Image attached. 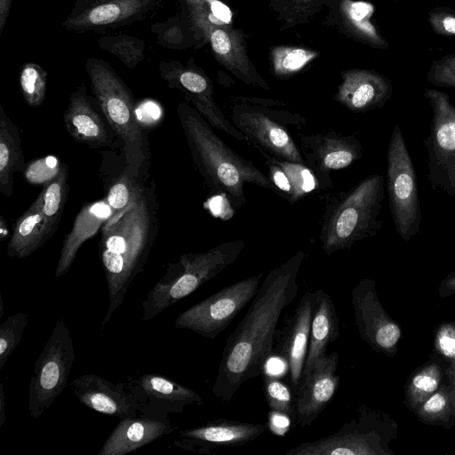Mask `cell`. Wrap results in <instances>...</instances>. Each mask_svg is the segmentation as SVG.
Segmentation results:
<instances>
[{
  "instance_id": "obj_1",
  "label": "cell",
  "mask_w": 455,
  "mask_h": 455,
  "mask_svg": "<svg viewBox=\"0 0 455 455\" xmlns=\"http://www.w3.org/2000/svg\"><path fill=\"white\" fill-rule=\"evenodd\" d=\"M305 257V252L299 251L264 277L223 347L211 388L216 398L229 401L242 384L262 374L273 355L280 317L298 294V275Z\"/></svg>"
},
{
  "instance_id": "obj_2",
  "label": "cell",
  "mask_w": 455,
  "mask_h": 455,
  "mask_svg": "<svg viewBox=\"0 0 455 455\" xmlns=\"http://www.w3.org/2000/svg\"><path fill=\"white\" fill-rule=\"evenodd\" d=\"M157 210L156 183L148 180L132 204L101 228L99 255L108 293L102 329L123 304L132 282L143 270L158 233Z\"/></svg>"
},
{
  "instance_id": "obj_3",
  "label": "cell",
  "mask_w": 455,
  "mask_h": 455,
  "mask_svg": "<svg viewBox=\"0 0 455 455\" xmlns=\"http://www.w3.org/2000/svg\"><path fill=\"white\" fill-rule=\"evenodd\" d=\"M177 115L192 161L212 194L223 196L234 209L246 202L245 183L278 195L269 177L230 148L190 104L180 101Z\"/></svg>"
},
{
  "instance_id": "obj_4",
  "label": "cell",
  "mask_w": 455,
  "mask_h": 455,
  "mask_svg": "<svg viewBox=\"0 0 455 455\" xmlns=\"http://www.w3.org/2000/svg\"><path fill=\"white\" fill-rule=\"evenodd\" d=\"M384 177L371 174L347 191L331 195L322 217L320 242L325 254L350 249L355 243L371 238L381 229Z\"/></svg>"
},
{
  "instance_id": "obj_5",
  "label": "cell",
  "mask_w": 455,
  "mask_h": 455,
  "mask_svg": "<svg viewBox=\"0 0 455 455\" xmlns=\"http://www.w3.org/2000/svg\"><path fill=\"white\" fill-rule=\"evenodd\" d=\"M92 92L112 131L123 142L131 172H148V146L140 124L131 89L115 68L102 59L90 57L85 61Z\"/></svg>"
},
{
  "instance_id": "obj_6",
  "label": "cell",
  "mask_w": 455,
  "mask_h": 455,
  "mask_svg": "<svg viewBox=\"0 0 455 455\" xmlns=\"http://www.w3.org/2000/svg\"><path fill=\"white\" fill-rule=\"evenodd\" d=\"M285 106L271 99L235 96L230 100L229 120L259 152L306 164L291 132H299L307 119Z\"/></svg>"
},
{
  "instance_id": "obj_7",
  "label": "cell",
  "mask_w": 455,
  "mask_h": 455,
  "mask_svg": "<svg viewBox=\"0 0 455 455\" xmlns=\"http://www.w3.org/2000/svg\"><path fill=\"white\" fill-rule=\"evenodd\" d=\"M241 239L222 243L204 252H185L170 263L165 274L141 302L142 320L148 321L188 297L231 265L244 249Z\"/></svg>"
},
{
  "instance_id": "obj_8",
  "label": "cell",
  "mask_w": 455,
  "mask_h": 455,
  "mask_svg": "<svg viewBox=\"0 0 455 455\" xmlns=\"http://www.w3.org/2000/svg\"><path fill=\"white\" fill-rule=\"evenodd\" d=\"M355 419L343 424L334 434L305 442L288 450L286 455H395L391 440L397 426L385 412L361 405Z\"/></svg>"
},
{
  "instance_id": "obj_9",
  "label": "cell",
  "mask_w": 455,
  "mask_h": 455,
  "mask_svg": "<svg viewBox=\"0 0 455 455\" xmlns=\"http://www.w3.org/2000/svg\"><path fill=\"white\" fill-rule=\"evenodd\" d=\"M386 177L396 233L409 242L419 233L422 214L414 164L398 124H395L388 142Z\"/></svg>"
},
{
  "instance_id": "obj_10",
  "label": "cell",
  "mask_w": 455,
  "mask_h": 455,
  "mask_svg": "<svg viewBox=\"0 0 455 455\" xmlns=\"http://www.w3.org/2000/svg\"><path fill=\"white\" fill-rule=\"evenodd\" d=\"M75 357L69 330L61 318L34 363L28 403L32 418H39L64 391Z\"/></svg>"
},
{
  "instance_id": "obj_11",
  "label": "cell",
  "mask_w": 455,
  "mask_h": 455,
  "mask_svg": "<svg viewBox=\"0 0 455 455\" xmlns=\"http://www.w3.org/2000/svg\"><path fill=\"white\" fill-rule=\"evenodd\" d=\"M424 97L432 111L429 134L424 140L427 178L435 190L455 196V106L450 96L427 89Z\"/></svg>"
},
{
  "instance_id": "obj_12",
  "label": "cell",
  "mask_w": 455,
  "mask_h": 455,
  "mask_svg": "<svg viewBox=\"0 0 455 455\" xmlns=\"http://www.w3.org/2000/svg\"><path fill=\"white\" fill-rule=\"evenodd\" d=\"M258 274L229 284L180 313L175 328L214 339L254 298L262 278Z\"/></svg>"
},
{
  "instance_id": "obj_13",
  "label": "cell",
  "mask_w": 455,
  "mask_h": 455,
  "mask_svg": "<svg viewBox=\"0 0 455 455\" xmlns=\"http://www.w3.org/2000/svg\"><path fill=\"white\" fill-rule=\"evenodd\" d=\"M162 6V0H76L60 25L73 33L106 32L149 19Z\"/></svg>"
},
{
  "instance_id": "obj_14",
  "label": "cell",
  "mask_w": 455,
  "mask_h": 455,
  "mask_svg": "<svg viewBox=\"0 0 455 455\" xmlns=\"http://www.w3.org/2000/svg\"><path fill=\"white\" fill-rule=\"evenodd\" d=\"M159 74L167 86L181 92L187 102L215 129L238 140L244 137L224 115L214 100L212 80L191 58L186 64L179 60H161Z\"/></svg>"
},
{
  "instance_id": "obj_15",
  "label": "cell",
  "mask_w": 455,
  "mask_h": 455,
  "mask_svg": "<svg viewBox=\"0 0 455 455\" xmlns=\"http://www.w3.org/2000/svg\"><path fill=\"white\" fill-rule=\"evenodd\" d=\"M316 298V291L305 292L293 312L283 320L282 328H277L274 339L272 356L275 355L283 362L294 395L302 385Z\"/></svg>"
},
{
  "instance_id": "obj_16",
  "label": "cell",
  "mask_w": 455,
  "mask_h": 455,
  "mask_svg": "<svg viewBox=\"0 0 455 455\" xmlns=\"http://www.w3.org/2000/svg\"><path fill=\"white\" fill-rule=\"evenodd\" d=\"M299 150L315 175L320 189L332 186L331 172L347 168L363 156V146L355 135L335 131L314 134L298 132Z\"/></svg>"
},
{
  "instance_id": "obj_17",
  "label": "cell",
  "mask_w": 455,
  "mask_h": 455,
  "mask_svg": "<svg viewBox=\"0 0 455 455\" xmlns=\"http://www.w3.org/2000/svg\"><path fill=\"white\" fill-rule=\"evenodd\" d=\"M351 302L361 338L376 352L394 356L401 338L399 325L382 307L376 282L363 278L354 287Z\"/></svg>"
},
{
  "instance_id": "obj_18",
  "label": "cell",
  "mask_w": 455,
  "mask_h": 455,
  "mask_svg": "<svg viewBox=\"0 0 455 455\" xmlns=\"http://www.w3.org/2000/svg\"><path fill=\"white\" fill-rule=\"evenodd\" d=\"M125 383L140 416L167 419L168 414L181 413L186 406L204 403V398L196 391L160 374L130 377Z\"/></svg>"
},
{
  "instance_id": "obj_19",
  "label": "cell",
  "mask_w": 455,
  "mask_h": 455,
  "mask_svg": "<svg viewBox=\"0 0 455 455\" xmlns=\"http://www.w3.org/2000/svg\"><path fill=\"white\" fill-rule=\"evenodd\" d=\"M339 355L337 352L320 356L311 371L303 379L295 395V419L299 426L308 427L330 404L339 386Z\"/></svg>"
},
{
  "instance_id": "obj_20",
  "label": "cell",
  "mask_w": 455,
  "mask_h": 455,
  "mask_svg": "<svg viewBox=\"0 0 455 455\" xmlns=\"http://www.w3.org/2000/svg\"><path fill=\"white\" fill-rule=\"evenodd\" d=\"M68 386L76 398L92 411L120 419L139 414L136 401L125 382L113 383L89 373L74 379Z\"/></svg>"
},
{
  "instance_id": "obj_21",
  "label": "cell",
  "mask_w": 455,
  "mask_h": 455,
  "mask_svg": "<svg viewBox=\"0 0 455 455\" xmlns=\"http://www.w3.org/2000/svg\"><path fill=\"white\" fill-rule=\"evenodd\" d=\"M266 424H257L215 419L205 424L180 430L183 438L176 442L183 449L211 453L212 449L241 445L260 436L267 429Z\"/></svg>"
},
{
  "instance_id": "obj_22",
  "label": "cell",
  "mask_w": 455,
  "mask_h": 455,
  "mask_svg": "<svg viewBox=\"0 0 455 455\" xmlns=\"http://www.w3.org/2000/svg\"><path fill=\"white\" fill-rule=\"evenodd\" d=\"M341 82L333 99L353 113H365L382 107L392 94L384 76L366 69L352 68L340 73Z\"/></svg>"
},
{
  "instance_id": "obj_23",
  "label": "cell",
  "mask_w": 455,
  "mask_h": 455,
  "mask_svg": "<svg viewBox=\"0 0 455 455\" xmlns=\"http://www.w3.org/2000/svg\"><path fill=\"white\" fill-rule=\"evenodd\" d=\"M208 44L217 62L227 71L248 85L269 90L248 56L246 35L240 28H216L209 35Z\"/></svg>"
},
{
  "instance_id": "obj_24",
  "label": "cell",
  "mask_w": 455,
  "mask_h": 455,
  "mask_svg": "<svg viewBox=\"0 0 455 455\" xmlns=\"http://www.w3.org/2000/svg\"><path fill=\"white\" fill-rule=\"evenodd\" d=\"M63 122L68 134L78 143L93 148L107 147L111 143L106 124L93 107L84 84L76 87L70 94Z\"/></svg>"
},
{
  "instance_id": "obj_25",
  "label": "cell",
  "mask_w": 455,
  "mask_h": 455,
  "mask_svg": "<svg viewBox=\"0 0 455 455\" xmlns=\"http://www.w3.org/2000/svg\"><path fill=\"white\" fill-rule=\"evenodd\" d=\"M176 429L169 419H157L144 416L121 419L103 443L98 455H125Z\"/></svg>"
},
{
  "instance_id": "obj_26",
  "label": "cell",
  "mask_w": 455,
  "mask_h": 455,
  "mask_svg": "<svg viewBox=\"0 0 455 455\" xmlns=\"http://www.w3.org/2000/svg\"><path fill=\"white\" fill-rule=\"evenodd\" d=\"M328 8L325 20L327 25L335 27L346 36L371 47H387V41L371 22L374 12L372 4L356 0H336Z\"/></svg>"
},
{
  "instance_id": "obj_27",
  "label": "cell",
  "mask_w": 455,
  "mask_h": 455,
  "mask_svg": "<svg viewBox=\"0 0 455 455\" xmlns=\"http://www.w3.org/2000/svg\"><path fill=\"white\" fill-rule=\"evenodd\" d=\"M111 215L112 211L106 198L83 205L75 219L70 232L64 237L55 269V277L62 276L70 269L84 243L92 237Z\"/></svg>"
},
{
  "instance_id": "obj_28",
  "label": "cell",
  "mask_w": 455,
  "mask_h": 455,
  "mask_svg": "<svg viewBox=\"0 0 455 455\" xmlns=\"http://www.w3.org/2000/svg\"><path fill=\"white\" fill-rule=\"evenodd\" d=\"M55 231L45 220L42 212V198L38 195L14 223L7 244V255L24 259L44 245Z\"/></svg>"
},
{
  "instance_id": "obj_29",
  "label": "cell",
  "mask_w": 455,
  "mask_h": 455,
  "mask_svg": "<svg viewBox=\"0 0 455 455\" xmlns=\"http://www.w3.org/2000/svg\"><path fill=\"white\" fill-rule=\"evenodd\" d=\"M316 292L303 379L311 371L316 360L327 354L329 344L339 337V320L331 296L321 289Z\"/></svg>"
},
{
  "instance_id": "obj_30",
  "label": "cell",
  "mask_w": 455,
  "mask_h": 455,
  "mask_svg": "<svg viewBox=\"0 0 455 455\" xmlns=\"http://www.w3.org/2000/svg\"><path fill=\"white\" fill-rule=\"evenodd\" d=\"M179 5V12L196 33V50L208 44L209 35L216 28L233 26V12L221 0H171Z\"/></svg>"
},
{
  "instance_id": "obj_31",
  "label": "cell",
  "mask_w": 455,
  "mask_h": 455,
  "mask_svg": "<svg viewBox=\"0 0 455 455\" xmlns=\"http://www.w3.org/2000/svg\"><path fill=\"white\" fill-rule=\"evenodd\" d=\"M24 167V156L19 130L0 104V192L13 193L15 173Z\"/></svg>"
},
{
  "instance_id": "obj_32",
  "label": "cell",
  "mask_w": 455,
  "mask_h": 455,
  "mask_svg": "<svg viewBox=\"0 0 455 455\" xmlns=\"http://www.w3.org/2000/svg\"><path fill=\"white\" fill-rule=\"evenodd\" d=\"M412 412L425 424L445 428L455 427V385L447 378V382Z\"/></svg>"
},
{
  "instance_id": "obj_33",
  "label": "cell",
  "mask_w": 455,
  "mask_h": 455,
  "mask_svg": "<svg viewBox=\"0 0 455 455\" xmlns=\"http://www.w3.org/2000/svg\"><path fill=\"white\" fill-rule=\"evenodd\" d=\"M443 378L444 372L435 362H428L418 368L407 381L406 406L412 411L441 387Z\"/></svg>"
},
{
  "instance_id": "obj_34",
  "label": "cell",
  "mask_w": 455,
  "mask_h": 455,
  "mask_svg": "<svg viewBox=\"0 0 455 455\" xmlns=\"http://www.w3.org/2000/svg\"><path fill=\"white\" fill-rule=\"evenodd\" d=\"M156 35L157 44L170 50H185L197 48L198 41L190 24L178 12L163 21H156L150 26Z\"/></svg>"
},
{
  "instance_id": "obj_35",
  "label": "cell",
  "mask_w": 455,
  "mask_h": 455,
  "mask_svg": "<svg viewBox=\"0 0 455 455\" xmlns=\"http://www.w3.org/2000/svg\"><path fill=\"white\" fill-rule=\"evenodd\" d=\"M319 52L304 47L277 45L270 48L271 72L278 79H288L318 58Z\"/></svg>"
},
{
  "instance_id": "obj_36",
  "label": "cell",
  "mask_w": 455,
  "mask_h": 455,
  "mask_svg": "<svg viewBox=\"0 0 455 455\" xmlns=\"http://www.w3.org/2000/svg\"><path fill=\"white\" fill-rule=\"evenodd\" d=\"M148 174L136 175L124 168L112 182L105 197L112 211L109 219L121 214L139 196L148 180Z\"/></svg>"
},
{
  "instance_id": "obj_37",
  "label": "cell",
  "mask_w": 455,
  "mask_h": 455,
  "mask_svg": "<svg viewBox=\"0 0 455 455\" xmlns=\"http://www.w3.org/2000/svg\"><path fill=\"white\" fill-rule=\"evenodd\" d=\"M68 170L64 164L61 172L53 180L44 185L40 196L42 212L47 223L57 229L68 198Z\"/></svg>"
},
{
  "instance_id": "obj_38",
  "label": "cell",
  "mask_w": 455,
  "mask_h": 455,
  "mask_svg": "<svg viewBox=\"0 0 455 455\" xmlns=\"http://www.w3.org/2000/svg\"><path fill=\"white\" fill-rule=\"evenodd\" d=\"M286 180L285 200L291 204L319 188L318 180L312 170L302 163L277 159Z\"/></svg>"
},
{
  "instance_id": "obj_39",
  "label": "cell",
  "mask_w": 455,
  "mask_h": 455,
  "mask_svg": "<svg viewBox=\"0 0 455 455\" xmlns=\"http://www.w3.org/2000/svg\"><path fill=\"white\" fill-rule=\"evenodd\" d=\"M97 44L103 51L116 57L127 68L134 69L144 60L145 41L139 37L119 34L100 36Z\"/></svg>"
},
{
  "instance_id": "obj_40",
  "label": "cell",
  "mask_w": 455,
  "mask_h": 455,
  "mask_svg": "<svg viewBox=\"0 0 455 455\" xmlns=\"http://www.w3.org/2000/svg\"><path fill=\"white\" fill-rule=\"evenodd\" d=\"M263 390L270 413L295 419V395L290 386L266 370L262 372Z\"/></svg>"
},
{
  "instance_id": "obj_41",
  "label": "cell",
  "mask_w": 455,
  "mask_h": 455,
  "mask_svg": "<svg viewBox=\"0 0 455 455\" xmlns=\"http://www.w3.org/2000/svg\"><path fill=\"white\" fill-rule=\"evenodd\" d=\"M19 86L21 95L31 108L40 107L46 95L47 72L39 64L25 62L19 72Z\"/></svg>"
},
{
  "instance_id": "obj_42",
  "label": "cell",
  "mask_w": 455,
  "mask_h": 455,
  "mask_svg": "<svg viewBox=\"0 0 455 455\" xmlns=\"http://www.w3.org/2000/svg\"><path fill=\"white\" fill-rule=\"evenodd\" d=\"M282 29L307 22L313 16L312 0H267Z\"/></svg>"
},
{
  "instance_id": "obj_43",
  "label": "cell",
  "mask_w": 455,
  "mask_h": 455,
  "mask_svg": "<svg viewBox=\"0 0 455 455\" xmlns=\"http://www.w3.org/2000/svg\"><path fill=\"white\" fill-rule=\"evenodd\" d=\"M28 323V315L23 312H17L0 324V369L20 342Z\"/></svg>"
},
{
  "instance_id": "obj_44",
  "label": "cell",
  "mask_w": 455,
  "mask_h": 455,
  "mask_svg": "<svg viewBox=\"0 0 455 455\" xmlns=\"http://www.w3.org/2000/svg\"><path fill=\"white\" fill-rule=\"evenodd\" d=\"M64 164L47 156L30 162L24 169L26 180L32 185H45L61 172Z\"/></svg>"
},
{
  "instance_id": "obj_45",
  "label": "cell",
  "mask_w": 455,
  "mask_h": 455,
  "mask_svg": "<svg viewBox=\"0 0 455 455\" xmlns=\"http://www.w3.org/2000/svg\"><path fill=\"white\" fill-rule=\"evenodd\" d=\"M437 86L455 88V54H451L433 63L427 76Z\"/></svg>"
},
{
  "instance_id": "obj_46",
  "label": "cell",
  "mask_w": 455,
  "mask_h": 455,
  "mask_svg": "<svg viewBox=\"0 0 455 455\" xmlns=\"http://www.w3.org/2000/svg\"><path fill=\"white\" fill-rule=\"evenodd\" d=\"M436 351L455 367V323H445L439 326L435 339Z\"/></svg>"
},
{
  "instance_id": "obj_47",
  "label": "cell",
  "mask_w": 455,
  "mask_h": 455,
  "mask_svg": "<svg viewBox=\"0 0 455 455\" xmlns=\"http://www.w3.org/2000/svg\"><path fill=\"white\" fill-rule=\"evenodd\" d=\"M428 21L437 34L455 36V15L445 12H434L429 14Z\"/></svg>"
},
{
  "instance_id": "obj_48",
  "label": "cell",
  "mask_w": 455,
  "mask_h": 455,
  "mask_svg": "<svg viewBox=\"0 0 455 455\" xmlns=\"http://www.w3.org/2000/svg\"><path fill=\"white\" fill-rule=\"evenodd\" d=\"M438 291L442 299L455 294V270L441 281Z\"/></svg>"
},
{
  "instance_id": "obj_49",
  "label": "cell",
  "mask_w": 455,
  "mask_h": 455,
  "mask_svg": "<svg viewBox=\"0 0 455 455\" xmlns=\"http://www.w3.org/2000/svg\"><path fill=\"white\" fill-rule=\"evenodd\" d=\"M12 0H0V37L5 28Z\"/></svg>"
},
{
  "instance_id": "obj_50",
  "label": "cell",
  "mask_w": 455,
  "mask_h": 455,
  "mask_svg": "<svg viewBox=\"0 0 455 455\" xmlns=\"http://www.w3.org/2000/svg\"><path fill=\"white\" fill-rule=\"evenodd\" d=\"M0 426L2 427L7 422V418L5 414V401L2 383L0 385Z\"/></svg>"
},
{
  "instance_id": "obj_51",
  "label": "cell",
  "mask_w": 455,
  "mask_h": 455,
  "mask_svg": "<svg viewBox=\"0 0 455 455\" xmlns=\"http://www.w3.org/2000/svg\"><path fill=\"white\" fill-rule=\"evenodd\" d=\"M336 0H312V9L314 15L320 11L323 6L328 7Z\"/></svg>"
},
{
  "instance_id": "obj_52",
  "label": "cell",
  "mask_w": 455,
  "mask_h": 455,
  "mask_svg": "<svg viewBox=\"0 0 455 455\" xmlns=\"http://www.w3.org/2000/svg\"><path fill=\"white\" fill-rule=\"evenodd\" d=\"M0 227H1V240H4L5 237H6V231H7V227H6V222L4 219L3 216H1L0 218Z\"/></svg>"
},
{
  "instance_id": "obj_53",
  "label": "cell",
  "mask_w": 455,
  "mask_h": 455,
  "mask_svg": "<svg viewBox=\"0 0 455 455\" xmlns=\"http://www.w3.org/2000/svg\"><path fill=\"white\" fill-rule=\"evenodd\" d=\"M446 377L455 385V367L449 366L445 371Z\"/></svg>"
},
{
  "instance_id": "obj_54",
  "label": "cell",
  "mask_w": 455,
  "mask_h": 455,
  "mask_svg": "<svg viewBox=\"0 0 455 455\" xmlns=\"http://www.w3.org/2000/svg\"><path fill=\"white\" fill-rule=\"evenodd\" d=\"M0 307H1V309H0V317H2V316H3V315H4V310H3V298H2V296H1V299H0Z\"/></svg>"
},
{
  "instance_id": "obj_55",
  "label": "cell",
  "mask_w": 455,
  "mask_h": 455,
  "mask_svg": "<svg viewBox=\"0 0 455 455\" xmlns=\"http://www.w3.org/2000/svg\"><path fill=\"white\" fill-rule=\"evenodd\" d=\"M221 1H223V2H225V3H226V2H227V1H228V0H221Z\"/></svg>"
}]
</instances>
